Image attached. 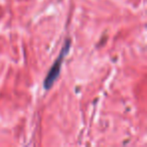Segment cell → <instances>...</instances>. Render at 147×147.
I'll list each match as a JSON object with an SVG mask.
<instances>
[{"label":"cell","mask_w":147,"mask_h":147,"mask_svg":"<svg viewBox=\"0 0 147 147\" xmlns=\"http://www.w3.org/2000/svg\"><path fill=\"white\" fill-rule=\"evenodd\" d=\"M69 49V40H67V41H65V47H63L61 53H59V57H57V59L55 61V63H53V67H51V69H49V71L47 73V76L45 80V83H43V86H45V90L51 88L53 85L55 84V82L57 81V79L59 78V71H61V63H63V57H65V55L67 53Z\"/></svg>","instance_id":"obj_1"}]
</instances>
